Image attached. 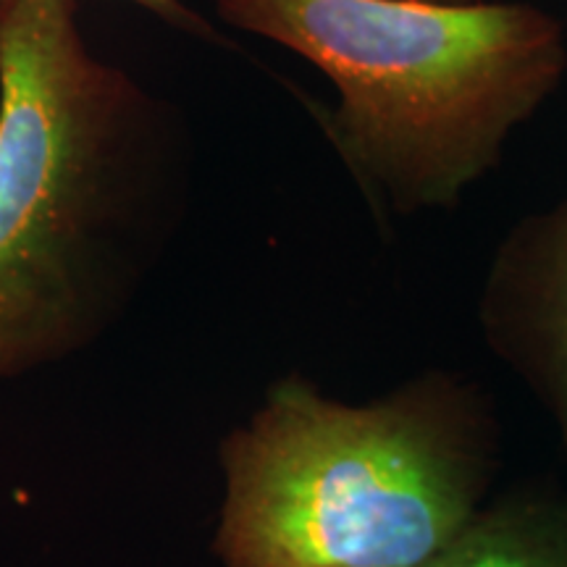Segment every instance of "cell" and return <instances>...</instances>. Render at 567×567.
<instances>
[{"label":"cell","instance_id":"obj_1","mask_svg":"<svg viewBox=\"0 0 567 567\" xmlns=\"http://www.w3.org/2000/svg\"><path fill=\"white\" fill-rule=\"evenodd\" d=\"M168 229L166 113L76 0H0V384L122 321Z\"/></svg>","mask_w":567,"mask_h":567},{"label":"cell","instance_id":"obj_2","mask_svg":"<svg viewBox=\"0 0 567 567\" xmlns=\"http://www.w3.org/2000/svg\"><path fill=\"white\" fill-rule=\"evenodd\" d=\"M494 423L425 373L371 402L287 375L221 444V567H423L486 505Z\"/></svg>","mask_w":567,"mask_h":567},{"label":"cell","instance_id":"obj_3","mask_svg":"<svg viewBox=\"0 0 567 567\" xmlns=\"http://www.w3.org/2000/svg\"><path fill=\"white\" fill-rule=\"evenodd\" d=\"M216 11L334 84L331 140L400 213L452 208L567 71L563 21L520 0H216Z\"/></svg>","mask_w":567,"mask_h":567},{"label":"cell","instance_id":"obj_4","mask_svg":"<svg viewBox=\"0 0 567 567\" xmlns=\"http://www.w3.org/2000/svg\"><path fill=\"white\" fill-rule=\"evenodd\" d=\"M478 318L488 347L542 402L567 450V195L507 234Z\"/></svg>","mask_w":567,"mask_h":567},{"label":"cell","instance_id":"obj_5","mask_svg":"<svg viewBox=\"0 0 567 567\" xmlns=\"http://www.w3.org/2000/svg\"><path fill=\"white\" fill-rule=\"evenodd\" d=\"M423 567H567V488L486 502Z\"/></svg>","mask_w":567,"mask_h":567},{"label":"cell","instance_id":"obj_6","mask_svg":"<svg viewBox=\"0 0 567 567\" xmlns=\"http://www.w3.org/2000/svg\"><path fill=\"white\" fill-rule=\"evenodd\" d=\"M130 3L155 13L161 21H166V24H172V27H179V30H189V32L205 30L203 19L195 17V13L189 11L182 0H130Z\"/></svg>","mask_w":567,"mask_h":567},{"label":"cell","instance_id":"obj_7","mask_svg":"<svg viewBox=\"0 0 567 567\" xmlns=\"http://www.w3.org/2000/svg\"><path fill=\"white\" fill-rule=\"evenodd\" d=\"M434 3H473V0H434Z\"/></svg>","mask_w":567,"mask_h":567}]
</instances>
